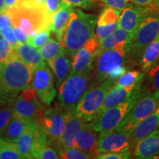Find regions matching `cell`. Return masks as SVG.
<instances>
[{"instance_id":"ac0fdd59","label":"cell","mask_w":159,"mask_h":159,"mask_svg":"<svg viewBox=\"0 0 159 159\" xmlns=\"http://www.w3.org/2000/svg\"><path fill=\"white\" fill-rule=\"evenodd\" d=\"M134 156L137 158H152L159 154V130L139 140L134 147Z\"/></svg>"},{"instance_id":"b9f144b4","label":"cell","mask_w":159,"mask_h":159,"mask_svg":"<svg viewBox=\"0 0 159 159\" xmlns=\"http://www.w3.org/2000/svg\"><path fill=\"white\" fill-rule=\"evenodd\" d=\"M129 1L130 0H101V2L106 7H112L119 11H122L126 7V6L128 5Z\"/></svg>"},{"instance_id":"f6af8a7d","label":"cell","mask_w":159,"mask_h":159,"mask_svg":"<svg viewBox=\"0 0 159 159\" xmlns=\"http://www.w3.org/2000/svg\"><path fill=\"white\" fill-rule=\"evenodd\" d=\"M13 31H14L17 40L20 43L27 42V40L28 36H27V35H26L25 33L19 28V27L13 26Z\"/></svg>"},{"instance_id":"836d02e7","label":"cell","mask_w":159,"mask_h":159,"mask_svg":"<svg viewBox=\"0 0 159 159\" xmlns=\"http://www.w3.org/2000/svg\"><path fill=\"white\" fill-rule=\"evenodd\" d=\"M59 156L60 158L63 159H88L94 158L92 154L76 147L63 149L59 152Z\"/></svg>"},{"instance_id":"f546056e","label":"cell","mask_w":159,"mask_h":159,"mask_svg":"<svg viewBox=\"0 0 159 159\" xmlns=\"http://www.w3.org/2000/svg\"><path fill=\"white\" fill-rule=\"evenodd\" d=\"M39 51L43 61L47 63L64 52L59 41L54 39H49L44 45L39 49Z\"/></svg>"},{"instance_id":"cb8c5ba5","label":"cell","mask_w":159,"mask_h":159,"mask_svg":"<svg viewBox=\"0 0 159 159\" xmlns=\"http://www.w3.org/2000/svg\"><path fill=\"white\" fill-rule=\"evenodd\" d=\"M13 52L17 57L29 65L33 69L39 66L45 64L39 51L28 43H20L13 47Z\"/></svg>"},{"instance_id":"277c9868","label":"cell","mask_w":159,"mask_h":159,"mask_svg":"<svg viewBox=\"0 0 159 159\" xmlns=\"http://www.w3.org/2000/svg\"><path fill=\"white\" fill-rule=\"evenodd\" d=\"M130 43H122L111 49L99 52L95 67L94 85L106 79L116 81L127 71L125 64L130 60Z\"/></svg>"},{"instance_id":"8992f818","label":"cell","mask_w":159,"mask_h":159,"mask_svg":"<svg viewBox=\"0 0 159 159\" xmlns=\"http://www.w3.org/2000/svg\"><path fill=\"white\" fill-rule=\"evenodd\" d=\"M159 33V11L149 6L142 22L130 43V59H140L145 47Z\"/></svg>"},{"instance_id":"ab89813d","label":"cell","mask_w":159,"mask_h":159,"mask_svg":"<svg viewBox=\"0 0 159 159\" xmlns=\"http://www.w3.org/2000/svg\"><path fill=\"white\" fill-rule=\"evenodd\" d=\"M57 152H58V150H57L55 147H53L52 145L49 144L47 142V144L45 145L44 148L43 149L39 158H41V159L60 158L59 153H57Z\"/></svg>"},{"instance_id":"1f68e13d","label":"cell","mask_w":159,"mask_h":159,"mask_svg":"<svg viewBox=\"0 0 159 159\" xmlns=\"http://www.w3.org/2000/svg\"><path fill=\"white\" fill-rule=\"evenodd\" d=\"M144 74L139 71H128L121 75L115 81L116 86H128V85L136 84L142 80Z\"/></svg>"},{"instance_id":"f1b7e54d","label":"cell","mask_w":159,"mask_h":159,"mask_svg":"<svg viewBox=\"0 0 159 159\" xmlns=\"http://www.w3.org/2000/svg\"><path fill=\"white\" fill-rule=\"evenodd\" d=\"M47 139H48V135H47L45 127L43 126L42 123L38 122L34 144H33V150H32L33 158H40L43 149L44 148L45 145L47 144Z\"/></svg>"},{"instance_id":"e575fe53","label":"cell","mask_w":159,"mask_h":159,"mask_svg":"<svg viewBox=\"0 0 159 159\" xmlns=\"http://www.w3.org/2000/svg\"><path fill=\"white\" fill-rule=\"evenodd\" d=\"M50 30L49 29L39 31L34 36L27 38V43L36 49L41 48L50 39Z\"/></svg>"},{"instance_id":"83f0119b","label":"cell","mask_w":159,"mask_h":159,"mask_svg":"<svg viewBox=\"0 0 159 159\" xmlns=\"http://www.w3.org/2000/svg\"><path fill=\"white\" fill-rule=\"evenodd\" d=\"M28 123L29 122L25 119L14 115L13 118L6 127L4 132L0 135V137L5 140L10 141V142H16L20 135L22 134L25 127Z\"/></svg>"},{"instance_id":"2e32d148","label":"cell","mask_w":159,"mask_h":159,"mask_svg":"<svg viewBox=\"0 0 159 159\" xmlns=\"http://www.w3.org/2000/svg\"><path fill=\"white\" fill-rule=\"evenodd\" d=\"M120 11L112 7H105L97 18L94 35L101 40L110 35L119 26Z\"/></svg>"},{"instance_id":"52a82bcc","label":"cell","mask_w":159,"mask_h":159,"mask_svg":"<svg viewBox=\"0 0 159 159\" xmlns=\"http://www.w3.org/2000/svg\"><path fill=\"white\" fill-rule=\"evenodd\" d=\"M115 81L106 79L99 84L91 86L85 91L75 108V112L85 122H91L98 116L99 109L107 93L114 86Z\"/></svg>"},{"instance_id":"5bb4252c","label":"cell","mask_w":159,"mask_h":159,"mask_svg":"<svg viewBox=\"0 0 159 159\" xmlns=\"http://www.w3.org/2000/svg\"><path fill=\"white\" fill-rule=\"evenodd\" d=\"M99 52V40L95 37L89 40L73 57L72 66L69 75L82 72L93 68V63Z\"/></svg>"},{"instance_id":"603a6c76","label":"cell","mask_w":159,"mask_h":159,"mask_svg":"<svg viewBox=\"0 0 159 159\" xmlns=\"http://www.w3.org/2000/svg\"><path fill=\"white\" fill-rule=\"evenodd\" d=\"M37 122H29L16 142L18 150L24 158H33L32 150L34 144Z\"/></svg>"},{"instance_id":"d6986e66","label":"cell","mask_w":159,"mask_h":159,"mask_svg":"<svg viewBox=\"0 0 159 159\" xmlns=\"http://www.w3.org/2000/svg\"><path fill=\"white\" fill-rule=\"evenodd\" d=\"M85 121L74 111L67 112L64 132L61 140V150L75 147V141L78 132Z\"/></svg>"},{"instance_id":"44dd1931","label":"cell","mask_w":159,"mask_h":159,"mask_svg":"<svg viewBox=\"0 0 159 159\" xmlns=\"http://www.w3.org/2000/svg\"><path fill=\"white\" fill-rule=\"evenodd\" d=\"M159 128V105L150 115L139 122L132 130L130 134L133 144L144 138Z\"/></svg>"},{"instance_id":"3957f363","label":"cell","mask_w":159,"mask_h":159,"mask_svg":"<svg viewBox=\"0 0 159 159\" xmlns=\"http://www.w3.org/2000/svg\"><path fill=\"white\" fill-rule=\"evenodd\" d=\"M97 17L74 9L59 42L67 55L73 57L83 46L94 36Z\"/></svg>"},{"instance_id":"ba28073f","label":"cell","mask_w":159,"mask_h":159,"mask_svg":"<svg viewBox=\"0 0 159 159\" xmlns=\"http://www.w3.org/2000/svg\"><path fill=\"white\" fill-rule=\"evenodd\" d=\"M141 87L131 95L130 98L120 104L103 111L91 121L93 128L99 134L114 130L125 119L141 94Z\"/></svg>"},{"instance_id":"f35d334b","label":"cell","mask_w":159,"mask_h":159,"mask_svg":"<svg viewBox=\"0 0 159 159\" xmlns=\"http://www.w3.org/2000/svg\"><path fill=\"white\" fill-rule=\"evenodd\" d=\"M0 35L5 38L11 43V44L13 46V47H15L16 46L20 43L15 35L13 25L7 26V27H2V28L0 29Z\"/></svg>"},{"instance_id":"7a4b0ae2","label":"cell","mask_w":159,"mask_h":159,"mask_svg":"<svg viewBox=\"0 0 159 159\" xmlns=\"http://www.w3.org/2000/svg\"><path fill=\"white\" fill-rule=\"evenodd\" d=\"M33 70L13 53L0 67V104L13 102L21 91L30 86Z\"/></svg>"},{"instance_id":"d6a6232c","label":"cell","mask_w":159,"mask_h":159,"mask_svg":"<svg viewBox=\"0 0 159 159\" xmlns=\"http://www.w3.org/2000/svg\"><path fill=\"white\" fill-rule=\"evenodd\" d=\"M14 116L13 102L0 104V135Z\"/></svg>"},{"instance_id":"8fae6325","label":"cell","mask_w":159,"mask_h":159,"mask_svg":"<svg viewBox=\"0 0 159 159\" xmlns=\"http://www.w3.org/2000/svg\"><path fill=\"white\" fill-rule=\"evenodd\" d=\"M39 100L32 87L21 91L13 102L14 115L28 122H38L45 109Z\"/></svg>"},{"instance_id":"8d00e7d4","label":"cell","mask_w":159,"mask_h":159,"mask_svg":"<svg viewBox=\"0 0 159 159\" xmlns=\"http://www.w3.org/2000/svg\"><path fill=\"white\" fill-rule=\"evenodd\" d=\"M148 85L150 91H159V63H157L148 71Z\"/></svg>"},{"instance_id":"bcb514c9","label":"cell","mask_w":159,"mask_h":159,"mask_svg":"<svg viewBox=\"0 0 159 159\" xmlns=\"http://www.w3.org/2000/svg\"><path fill=\"white\" fill-rule=\"evenodd\" d=\"M134 4L141 6H149L152 3V0H130Z\"/></svg>"},{"instance_id":"816d5d0a","label":"cell","mask_w":159,"mask_h":159,"mask_svg":"<svg viewBox=\"0 0 159 159\" xmlns=\"http://www.w3.org/2000/svg\"><path fill=\"white\" fill-rule=\"evenodd\" d=\"M1 140H2V138H1V137H0V142H1Z\"/></svg>"},{"instance_id":"484cf974","label":"cell","mask_w":159,"mask_h":159,"mask_svg":"<svg viewBox=\"0 0 159 159\" xmlns=\"http://www.w3.org/2000/svg\"><path fill=\"white\" fill-rule=\"evenodd\" d=\"M159 61V33L145 47L140 58L143 72H148Z\"/></svg>"},{"instance_id":"30bf717a","label":"cell","mask_w":159,"mask_h":159,"mask_svg":"<svg viewBox=\"0 0 159 159\" xmlns=\"http://www.w3.org/2000/svg\"><path fill=\"white\" fill-rule=\"evenodd\" d=\"M68 111L57 105L55 108L44 109L39 121L45 127L48 135L47 143L61 150V140L64 132Z\"/></svg>"},{"instance_id":"5b68a950","label":"cell","mask_w":159,"mask_h":159,"mask_svg":"<svg viewBox=\"0 0 159 159\" xmlns=\"http://www.w3.org/2000/svg\"><path fill=\"white\" fill-rule=\"evenodd\" d=\"M92 69L69 75L58 87L57 105L66 111H74L86 91L91 78Z\"/></svg>"},{"instance_id":"4316f807","label":"cell","mask_w":159,"mask_h":159,"mask_svg":"<svg viewBox=\"0 0 159 159\" xmlns=\"http://www.w3.org/2000/svg\"><path fill=\"white\" fill-rule=\"evenodd\" d=\"M133 38L132 33L118 27L108 36L99 40V52L111 49L122 43L131 42Z\"/></svg>"},{"instance_id":"60d3db41","label":"cell","mask_w":159,"mask_h":159,"mask_svg":"<svg viewBox=\"0 0 159 159\" xmlns=\"http://www.w3.org/2000/svg\"><path fill=\"white\" fill-rule=\"evenodd\" d=\"M98 0H63V2L71 7H78L88 9L92 7Z\"/></svg>"},{"instance_id":"7bdbcfd3","label":"cell","mask_w":159,"mask_h":159,"mask_svg":"<svg viewBox=\"0 0 159 159\" xmlns=\"http://www.w3.org/2000/svg\"><path fill=\"white\" fill-rule=\"evenodd\" d=\"M64 5L63 0H45V6L51 16Z\"/></svg>"},{"instance_id":"ffe728a7","label":"cell","mask_w":159,"mask_h":159,"mask_svg":"<svg viewBox=\"0 0 159 159\" xmlns=\"http://www.w3.org/2000/svg\"><path fill=\"white\" fill-rule=\"evenodd\" d=\"M99 134L93 128L91 122H85L77 134L75 147L96 156V147Z\"/></svg>"},{"instance_id":"ee69618b","label":"cell","mask_w":159,"mask_h":159,"mask_svg":"<svg viewBox=\"0 0 159 159\" xmlns=\"http://www.w3.org/2000/svg\"><path fill=\"white\" fill-rule=\"evenodd\" d=\"M11 19L10 18L8 13L6 10H4L0 13V29L2 27H7V26H12Z\"/></svg>"},{"instance_id":"7402d4cb","label":"cell","mask_w":159,"mask_h":159,"mask_svg":"<svg viewBox=\"0 0 159 159\" xmlns=\"http://www.w3.org/2000/svg\"><path fill=\"white\" fill-rule=\"evenodd\" d=\"M71 58L72 57L63 52L47 63L56 77L57 88L70 74L72 66Z\"/></svg>"},{"instance_id":"681fc988","label":"cell","mask_w":159,"mask_h":159,"mask_svg":"<svg viewBox=\"0 0 159 159\" xmlns=\"http://www.w3.org/2000/svg\"><path fill=\"white\" fill-rule=\"evenodd\" d=\"M5 10V0H0V13Z\"/></svg>"},{"instance_id":"7dc6e473","label":"cell","mask_w":159,"mask_h":159,"mask_svg":"<svg viewBox=\"0 0 159 159\" xmlns=\"http://www.w3.org/2000/svg\"><path fill=\"white\" fill-rule=\"evenodd\" d=\"M17 0H5V10L10 8V7L14 6L16 4Z\"/></svg>"},{"instance_id":"6da1fadb","label":"cell","mask_w":159,"mask_h":159,"mask_svg":"<svg viewBox=\"0 0 159 159\" xmlns=\"http://www.w3.org/2000/svg\"><path fill=\"white\" fill-rule=\"evenodd\" d=\"M6 11L13 26L19 27L28 37L43 30H50L51 15L45 5L37 0H17L14 6Z\"/></svg>"},{"instance_id":"9c48e42d","label":"cell","mask_w":159,"mask_h":159,"mask_svg":"<svg viewBox=\"0 0 159 159\" xmlns=\"http://www.w3.org/2000/svg\"><path fill=\"white\" fill-rule=\"evenodd\" d=\"M159 105V91H148L141 95L130 111L116 129L132 132L139 122L144 120L156 110Z\"/></svg>"},{"instance_id":"e0dca14e","label":"cell","mask_w":159,"mask_h":159,"mask_svg":"<svg viewBox=\"0 0 159 159\" xmlns=\"http://www.w3.org/2000/svg\"><path fill=\"white\" fill-rule=\"evenodd\" d=\"M141 85L142 83L139 82L128 86H116V85L112 86V88L109 90L105 96L102 106L99 109V114L107 109L112 108L115 105L126 101L137 89L140 88Z\"/></svg>"},{"instance_id":"c3c4849f","label":"cell","mask_w":159,"mask_h":159,"mask_svg":"<svg viewBox=\"0 0 159 159\" xmlns=\"http://www.w3.org/2000/svg\"><path fill=\"white\" fill-rule=\"evenodd\" d=\"M152 9L159 11V0H152V3L149 5Z\"/></svg>"},{"instance_id":"7c38bea8","label":"cell","mask_w":159,"mask_h":159,"mask_svg":"<svg viewBox=\"0 0 159 159\" xmlns=\"http://www.w3.org/2000/svg\"><path fill=\"white\" fill-rule=\"evenodd\" d=\"M54 83L52 72L46 64L33 69L31 87L34 89L41 103L47 106H49L56 97Z\"/></svg>"},{"instance_id":"4fadbf2b","label":"cell","mask_w":159,"mask_h":159,"mask_svg":"<svg viewBox=\"0 0 159 159\" xmlns=\"http://www.w3.org/2000/svg\"><path fill=\"white\" fill-rule=\"evenodd\" d=\"M130 132L117 129L99 134L96 147V156L99 153L110 152H124L134 148Z\"/></svg>"},{"instance_id":"d590c367","label":"cell","mask_w":159,"mask_h":159,"mask_svg":"<svg viewBox=\"0 0 159 159\" xmlns=\"http://www.w3.org/2000/svg\"><path fill=\"white\" fill-rule=\"evenodd\" d=\"M13 47L5 38L0 35V67L13 55Z\"/></svg>"},{"instance_id":"4dcf8cb0","label":"cell","mask_w":159,"mask_h":159,"mask_svg":"<svg viewBox=\"0 0 159 159\" xmlns=\"http://www.w3.org/2000/svg\"><path fill=\"white\" fill-rule=\"evenodd\" d=\"M24 158L18 150L16 143L2 139L0 142V159Z\"/></svg>"},{"instance_id":"f907efd6","label":"cell","mask_w":159,"mask_h":159,"mask_svg":"<svg viewBox=\"0 0 159 159\" xmlns=\"http://www.w3.org/2000/svg\"><path fill=\"white\" fill-rule=\"evenodd\" d=\"M38 2H39L43 4V5H45V0H37Z\"/></svg>"},{"instance_id":"9a60e30c","label":"cell","mask_w":159,"mask_h":159,"mask_svg":"<svg viewBox=\"0 0 159 159\" xmlns=\"http://www.w3.org/2000/svg\"><path fill=\"white\" fill-rule=\"evenodd\" d=\"M148 9L149 6L129 4L120 13L118 27L134 35Z\"/></svg>"},{"instance_id":"d4e9b609","label":"cell","mask_w":159,"mask_h":159,"mask_svg":"<svg viewBox=\"0 0 159 159\" xmlns=\"http://www.w3.org/2000/svg\"><path fill=\"white\" fill-rule=\"evenodd\" d=\"M73 11V7L66 4L51 16L50 31L54 33L58 41L68 24L69 18Z\"/></svg>"},{"instance_id":"74e56055","label":"cell","mask_w":159,"mask_h":159,"mask_svg":"<svg viewBox=\"0 0 159 159\" xmlns=\"http://www.w3.org/2000/svg\"><path fill=\"white\" fill-rule=\"evenodd\" d=\"M132 156L130 150L124 152H110L99 153L95 156V158L99 159H128Z\"/></svg>"}]
</instances>
